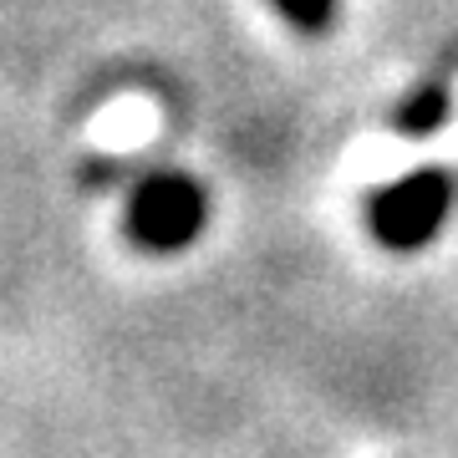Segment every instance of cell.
<instances>
[{
  "instance_id": "obj_1",
  "label": "cell",
  "mask_w": 458,
  "mask_h": 458,
  "mask_svg": "<svg viewBox=\"0 0 458 458\" xmlns=\"http://www.w3.org/2000/svg\"><path fill=\"white\" fill-rule=\"evenodd\" d=\"M123 225H128L132 245L148 255H179L209 229V194L194 174L158 168L132 183Z\"/></svg>"
},
{
  "instance_id": "obj_2",
  "label": "cell",
  "mask_w": 458,
  "mask_h": 458,
  "mask_svg": "<svg viewBox=\"0 0 458 458\" xmlns=\"http://www.w3.org/2000/svg\"><path fill=\"white\" fill-rule=\"evenodd\" d=\"M454 214V179L438 168H418L403 174L387 189L367 199V229L382 250L393 255H418L438 240V229Z\"/></svg>"
},
{
  "instance_id": "obj_3",
  "label": "cell",
  "mask_w": 458,
  "mask_h": 458,
  "mask_svg": "<svg viewBox=\"0 0 458 458\" xmlns=\"http://www.w3.org/2000/svg\"><path fill=\"white\" fill-rule=\"evenodd\" d=\"M454 117V98H448V87L438 82H423V87H412L408 98L397 102V113H393V128L397 138H433V132H443V123Z\"/></svg>"
},
{
  "instance_id": "obj_4",
  "label": "cell",
  "mask_w": 458,
  "mask_h": 458,
  "mask_svg": "<svg viewBox=\"0 0 458 458\" xmlns=\"http://www.w3.org/2000/svg\"><path fill=\"white\" fill-rule=\"evenodd\" d=\"M276 5L280 21H291L295 31H327L336 11H342V0H270Z\"/></svg>"
}]
</instances>
